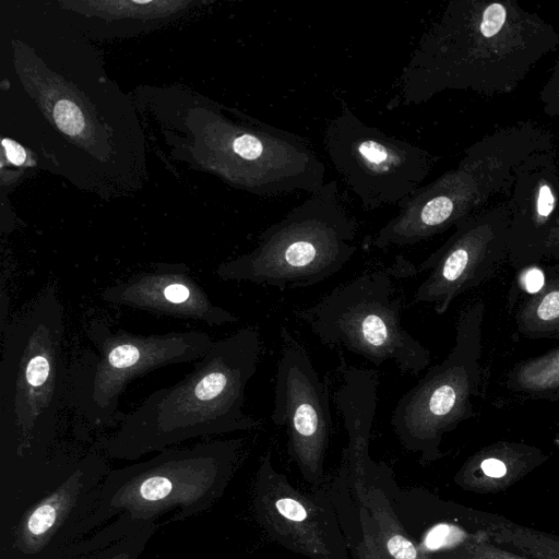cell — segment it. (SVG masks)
Masks as SVG:
<instances>
[{
    "label": "cell",
    "mask_w": 559,
    "mask_h": 559,
    "mask_svg": "<svg viewBox=\"0 0 559 559\" xmlns=\"http://www.w3.org/2000/svg\"><path fill=\"white\" fill-rule=\"evenodd\" d=\"M555 443L557 444V447L559 448V433L556 436L555 438Z\"/></svg>",
    "instance_id": "484cf974"
},
{
    "label": "cell",
    "mask_w": 559,
    "mask_h": 559,
    "mask_svg": "<svg viewBox=\"0 0 559 559\" xmlns=\"http://www.w3.org/2000/svg\"><path fill=\"white\" fill-rule=\"evenodd\" d=\"M548 459L549 455L535 445L520 441H497L468 456L453 481L466 491L497 493L510 488Z\"/></svg>",
    "instance_id": "4fadbf2b"
},
{
    "label": "cell",
    "mask_w": 559,
    "mask_h": 559,
    "mask_svg": "<svg viewBox=\"0 0 559 559\" xmlns=\"http://www.w3.org/2000/svg\"><path fill=\"white\" fill-rule=\"evenodd\" d=\"M435 559H531L524 555L496 545L487 531L479 532L465 542L433 555Z\"/></svg>",
    "instance_id": "d6986e66"
},
{
    "label": "cell",
    "mask_w": 559,
    "mask_h": 559,
    "mask_svg": "<svg viewBox=\"0 0 559 559\" xmlns=\"http://www.w3.org/2000/svg\"><path fill=\"white\" fill-rule=\"evenodd\" d=\"M544 257H550L559 260V235L554 240L546 242Z\"/></svg>",
    "instance_id": "d4e9b609"
},
{
    "label": "cell",
    "mask_w": 559,
    "mask_h": 559,
    "mask_svg": "<svg viewBox=\"0 0 559 559\" xmlns=\"http://www.w3.org/2000/svg\"><path fill=\"white\" fill-rule=\"evenodd\" d=\"M407 271L417 272L399 257L392 266L365 271L294 314L326 347L345 349L377 366L392 360L401 372L417 376L431 357L402 325L404 300L393 276L414 274Z\"/></svg>",
    "instance_id": "277c9868"
},
{
    "label": "cell",
    "mask_w": 559,
    "mask_h": 559,
    "mask_svg": "<svg viewBox=\"0 0 559 559\" xmlns=\"http://www.w3.org/2000/svg\"><path fill=\"white\" fill-rule=\"evenodd\" d=\"M389 471L390 468L384 465L367 486L365 498L359 504L369 512L372 533L380 554L384 559H435L419 547L397 516L382 484Z\"/></svg>",
    "instance_id": "5bb4252c"
},
{
    "label": "cell",
    "mask_w": 559,
    "mask_h": 559,
    "mask_svg": "<svg viewBox=\"0 0 559 559\" xmlns=\"http://www.w3.org/2000/svg\"><path fill=\"white\" fill-rule=\"evenodd\" d=\"M53 118L58 128L71 136L80 134L84 128V117L80 108L68 99H61L56 104Z\"/></svg>",
    "instance_id": "ffe728a7"
},
{
    "label": "cell",
    "mask_w": 559,
    "mask_h": 559,
    "mask_svg": "<svg viewBox=\"0 0 559 559\" xmlns=\"http://www.w3.org/2000/svg\"><path fill=\"white\" fill-rule=\"evenodd\" d=\"M485 302L474 299L456 318L454 344L396 403L392 428L407 451L428 464L443 456L444 435L474 417V400L483 382L481 340Z\"/></svg>",
    "instance_id": "8992f818"
},
{
    "label": "cell",
    "mask_w": 559,
    "mask_h": 559,
    "mask_svg": "<svg viewBox=\"0 0 559 559\" xmlns=\"http://www.w3.org/2000/svg\"><path fill=\"white\" fill-rule=\"evenodd\" d=\"M507 12L501 3H492L486 8L480 23V33L485 37L496 35L506 22Z\"/></svg>",
    "instance_id": "7402d4cb"
},
{
    "label": "cell",
    "mask_w": 559,
    "mask_h": 559,
    "mask_svg": "<svg viewBox=\"0 0 559 559\" xmlns=\"http://www.w3.org/2000/svg\"><path fill=\"white\" fill-rule=\"evenodd\" d=\"M271 419L287 433V452L305 481L326 483L324 460L332 431L330 377L321 378L304 344L287 326L280 331Z\"/></svg>",
    "instance_id": "ba28073f"
},
{
    "label": "cell",
    "mask_w": 559,
    "mask_h": 559,
    "mask_svg": "<svg viewBox=\"0 0 559 559\" xmlns=\"http://www.w3.org/2000/svg\"><path fill=\"white\" fill-rule=\"evenodd\" d=\"M489 539L531 559H559V536L500 519L488 531Z\"/></svg>",
    "instance_id": "ac0fdd59"
},
{
    "label": "cell",
    "mask_w": 559,
    "mask_h": 559,
    "mask_svg": "<svg viewBox=\"0 0 559 559\" xmlns=\"http://www.w3.org/2000/svg\"><path fill=\"white\" fill-rule=\"evenodd\" d=\"M2 145L5 151L7 158L14 165H21L25 162L26 153L24 148L16 142L4 139Z\"/></svg>",
    "instance_id": "cb8c5ba5"
},
{
    "label": "cell",
    "mask_w": 559,
    "mask_h": 559,
    "mask_svg": "<svg viewBox=\"0 0 559 559\" xmlns=\"http://www.w3.org/2000/svg\"><path fill=\"white\" fill-rule=\"evenodd\" d=\"M479 231L460 229L416 267L417 273L428 272L414 295L416 302L430 304L442 316L459 296L499 272L506 245L501 237Z\"/></svg>",
    "instance_id": "30bf717a"
},
{
    "label": "cell",
    "mask_w": 559,
    "mask_h": 559,
    "mask_svg": "<svg viewBox=\"0 0 559 559\" xmlns=\"http://www.w3.org/2000/svg\"><path fill=\"white\" fill-rule=\"evenodd\" d=\"M323 144L365 211L397 205L420 187L432 166L424 148L368 126L347 104L326 123Z\"/></svg>",
    "instance_id": "52a82bcc"
},
{
    "label": "cell",
    "mask_w": 559,
    "mask_h": 559,
    "mask_svg": "<svg viewBox=\"0 0 559 559\" xmlns=\"http://www.w3.org/2000/svg\"><path fill=\"white\" fill-rule=\"evenodd\" d=\"M57 518L56 508L50 503L37 507L27 520V531L33 535H41L48 532Z\"/></svg>",
    "instance_id": "44dd1931"
},
{
    "label": "cell",
    "mask_w": 559,
    "mask_h": 559,
    "mask_svg": "<svg viewBox=\"0 0 559 559\" xmlns=\"http://www.w3.org/2000/svg\"><path fill=\"white\" fill-rule=\"evenodd\" d=\"M261 350L259 329L252 325L214 341L191 372L123 414L98 445L114 456L135 459L188 439L258 428L260 421L243 407Z\"/></svg>",
    "instance_id": "6da1fadb"
},
{
    "label": "cell",
    "mask_w": 559,
    "mask_h": 559,
    "mask_svg": "<svg viewBox=\"0 0 559 559\" xmlns=\"http://www.w3.org/2000/svg\"><path fill=\"white\" fill-rule=\"evenodd\" d=\"M357 231L330 180L265 229L252 251L219 264L216 275L280 290L310 287L347 264L357 251Z\"/></svg>",
    "instance_id": "3957f363"
},
{
    "label": "cell",
    "mask_w": 559,
    "mask_h": 559,
    "mask_svg": "<svg viewBox=\"0 0 559 559\" xmlns=\"http://www.w3.org/2000/svg\"><path fill=\"white\" fill-rule=\"evenodd\" d=\"M110 304L221 326L238 317L216 306L186 265L158 264L115 283L100 293Z\"/></svg>",
    "instance_id": "8fae6325"
},
{
    "label": "cell",
    "mask_w": 559,
    "mask_h": 559,
    "mask_svg": "<svg viewBox=\"0 0 559 559\" xmlns=\"http://www.w3.org/2000/svg\"><path fill=\"white\" fill-rule=\"evenodd\" d=\"M504 382L509 391L531 400H543L559 390V347L520 361Z\"/></svg>",
    "instance_id": "e0dca14e"
},
{
    "label": "cell",
    "mask_w": 559,
    "mask_h": 559,
    "mask_svg": "<svg viewBox=\"0 0 559 559\" xmlns=\"http://www.w3.org/2000/svg\"><path fill=\"white\" fill-rule=\"evenodd\" d=\"M341 381L333 401L343 420L347 444L338 472L345 475L353 500L361 504L369 483L384 464L369 455L371 429L378 404L379 373L374 369L347 365L338 350Z\"/></svg>",
    "instance_id": "7c38bea8"
},
{
    "label": "cell",
    "mask_w": 559,
    "mask_h": 559,
    "mask_svg": "<svg viewBox=\"0 0 559 559\" xmlns=\"http://www.w3.org/2000/svg\"><path fill=\"white\" fill-rule=\"evenodd\" d=\"M514 326L524 338H559V264L549 267L544 285L518 306Z\"/></svg>",
    "instance_id": "9a60e30c"
},
{
    "label": "cell",
    "mask_w": 559,
    "mask_h": 559,
    "mask_svg": "<svg viewBox=\"0 0 559 559\" xmlns=\"http://www.w3.org/2000/svg\"><path fill=\"white\" fill-rule=\"evenodd\" d=\"M64 311L48 289L1 328L0 442L9 457L45 456L68 393Z\"/></svg>",
    "instance_id": "7a4b0ae2"
},
{
    "label": "cell",
    "mask_w": 559,
    "mask_h": 559,
    "mask_svg": "<svg viewBox=\"0 0 559 559\" xmlns=\"http://www.w3.org/2000/svg\"><path fill=\"white\" fill-rule=\"evenodd\" d=\"M85 332L92 348L69 365L67 402L92 427H118L123 417L119 400L131 381L160 367L195 361L214 342L195 331L143 335L112 330L99 318Z\"/></svg>",
    "instance_id": "5b68a950"
},
{
    "label": "cell",
    "mask_w": 559,
    "mask_h": 559,
    "mask_svg": "<svg viewBox=\"0 0 559 559\" xmlns=\"http://www.w3.org/2000/svg\"><path fill=\"white\" fill-rule=\"evenodd\" d=\"M326 485L353 559H384L376 544L369 512L353 500L346 477L337 472Z\"/></svg>",
    "instance_id": "2e32d148"
},
{
    "label": "cell",
    "mask_w": 559,
    "mask_h": 559,
    "mask_svg": "<svg viewBox=\"0 0 559 559\" xmlns=\"http://www.w3.org/2000/svg\"><path fill=\"white\" fill-rule=\"evenodd\" d=\"M253 510L275 543L307 559H349L347 542L326 483L312 491L290 484L267 452L258 468Z\"/></svg>",
    "instance_id": "9c48e42d"
},
{
    "label": "cell",
    "mask_w": 559,
    "mask_h": 559,
    "mask_svg": "<svg viewBox=\"0 0 559 559\" xmlns=\"http://www.w3.org/2000/svg\"><path fill=\"white\" fill-rule=\"evenodd\" d=\"M554 209V195L548 186L544 185L539 189L537 201V213L540 217L550 215Z\"/></svg>",
    "instance_id": "603a6c76"
}]
</instances>
